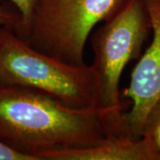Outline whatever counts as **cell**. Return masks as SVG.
Instances as JSON below:
<instances>
[{"label": "cell", "instance_id": "obj_4", "mask_svg": "<svg viewBox=\"0 0 160 160\" xmlns=\"http://www.w3.org/2000/svg\"><path fill=\"white\" fill-rule=\"evenodd\" d=\"M126 0H38L23 39L38 51L72 65L85 64L92 30Z\"/></svg>", "mask_w": 160, "mask_h": 160}, {"label": "cell", "instance_id": "obj_8", "mask_svg": "<svg viewBox=\"0 0 160 160\" xmlns=\"http://www.w3.org/2000/svg\"><path fill=\"white\" fill-rule=\"evenodd\" d=\"M19 10V21L15 29L18 36L23 38L29 29L30 20L38 0H9Z\"/></svg>", "mask_w": 160, "mask_h": 160}, {"label": "cell", "instance_id": "obj_2", "mask_svg": "<svg viewBox=\"0 0 160 160\" xmlns=\"http://www.w3.org/2000/svg\"><path fill=\"white\" fill-rule=\"evenodd\" d=\"M0 84L33 89L75 109L96 107L92 65H72L38 51L10 28L0 29Z\"/></svg>", "mask_w": 160, "mask_h": 160}, {"label": "cell", "instance_id": "obj_10", "mask_svg": "<svg viewBox=\"0 0 160 160\" xmlns=\"http://www.w3.org/2000/svg\"><path fill=\"white\" fill-rule=\"evenodd\" d=\"M19 17L13 16L8 12L0 7V29L2 28H10L14 29L17 25Z\"/></svg>", "mask_w": 160, "mask_h": 160}, {"label": "cell", "instance_id": "obj_6", "mask_svg": "<svg viewBox=\"0 0 160 160\" xmlns=\"http://www.w3.org/2000/svg\"><path fill=\"white\" fill-rule=\"evenodd\" d=\"M39 160H148L141 139L129 134L112 135L101 142L83 148L42 153Z\"/></svg>", "mask_w": 160, "mask_h": 160}, {"label": "cell", "instance_id": "obj_5", "mask_svg": "<svg viewBox=\"0 0 160 160\" xmlns=\"http://www.w3.org/2000/svg\"><path fill=\"white\" fill-rule=\"evenodd\" d=\"M152 31V40L141 56L131 75L124 96L132 105L124 112L129 134L140 139L145 118L154 103L160 99V0H142Z\"/></svg>", "mask_w": 160, "mask_h": 160}, {"label": "cell", "instance_id": "obj_3", "mask_svg": "<svg viewBox=\"0 0 160 160\" xmlns=\"http://www.w3.org/2000/svg\"><path fill=\"white\" fill-rule=\"evenodd\" d=\"M150 29L142 0H126L118 11L91 33L97 77L96 108L120 130L124 119L119 85L126 66L140 55Z\"/></svg>", "mask_w": 160, "mask_h": 160}, {"label": "cell", "instance_id": "obj_9", "mask_svg": "<svg viewBox=\"0 0 160 160\" xmlns=\"http://www.w3.org/2000/svg\"><path fill=\"white\" fill-rule=\"evenodd\" d=\"M0 160H37L29 155L20 152L0 140Z\"/></svg>", "mask_w": 160, "mask_h": 160}, {"label": "cell", "instance_id": "obj_1", "mask_svg": "<svg viewBox=\"0 0 160 160\" xmlns=\"http://www.w3.org/2000/svg\"><path fill=\"white\" fill-rule=\"evenodd\" d=\"M128 134L96 108L75 109L43 92L0 84V140L39 160L42 153L88 147Z\"/></svg>", "mask_w": 160, "mask_h": 160}, {"label": "cell", "instance_id": "obj_7", "mask_svg": "<svg viewBox=\"0 0 160 160\" xmlns=\"http://www.w3.org/2000/svg\"><path fill=\"white\" fill-rule=\"evenodd\" d=\"M148 160H160V99L145 118L141 137Z\"/></svg>", "mask_w": 160, "mask_h": 160}]
</instances>
